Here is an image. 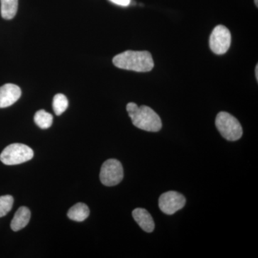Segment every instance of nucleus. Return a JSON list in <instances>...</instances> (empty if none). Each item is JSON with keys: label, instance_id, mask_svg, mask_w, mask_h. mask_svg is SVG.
<instances>
[{"label": "nucleus", "instance_id": "nucleus-18", "mask_svg": "<svg viewBox=\"0 0 258 258\" xmlns=\"http://www.w3.org/2000/svg\"><path fill=\"white\" fill-rule=\"evenodd\" d=\"M254 3H255L256 6H258L257 0H254Z\"/></svg>", "mask_w": 258, "mask_h": 258}, {"label": "nucleus", "instance_id": "nucleus-1", "mask_svg": "<svg viewBox=\"0 0 258 258\" xmlns=\"http://www.w3.org/2000/svg\"><path fill=\"white\" fill-rule=\"evenodd\" d=\"M113 62L118 69L140 73L149 72L154 66L152 56L148 51H125L115 56Z\"/></svg>", "mask_w": 258, "mask_h": 258}, {"label": "nucleus", "instance_id": "nucleus-9", "mask_svg": "<svg viewBox=\"0 0 258 258\" xmlns=\"http://www.w3.org/2000/svg\"><path fill=\"white\" fill-rule=\"evenodd\" d=\"M132 216L142 230L149 233L154 231L155 224L152 215L147 210L144 208L135 209L132 212Z\"/></svg>", "mask_w": 258, "mask_h": 258}, {"label": "nucleus", "instance_id": "nucleus-6", "mask_svg": "<svg viewBox=\"0 0 258 258\" xmlns=\"http://www.w3.org/2000/svg\"><path fill=\"white\" fill-rule=\"evenodd\" d=\"M231 45L230 30L223 25H217L214 29L210 38V47L217 55H222L228 51Z\"/></svg>", "mask_w": 258, "mask_h": 258}, {"label": "nucleus", "instance_id": "nucleus-8", "mask_svg": "<svg viewBox=\"0 0 258 258\" xmlns=\"http://www.w3.org/2000/svg\"><path fill=\"white\" fill-rule=\"evenodd\" d=\"M22 91L19 86L8 83L0 87V108H7L14 104L21 96Z\"/></svg>", "mask_w": 258, "mask_h": 258}, {"label": "nucleus", "instance_id": "nucleus-16", "mask_svg": "<svg viewBox=\"0 0 258 258\" xmlns=\"http://www.w3.org/2000/svg\"><path fill=\"white\" fill-rule=\"evenodd\" d=\"M109 1L119 6L127 7L131 4L132 0H109Z\"/></svg>", "mask_w": 258, "mask_h": 258}, {"label": "nucleus", "instance_id": "nucleus-17", "mask_svg": "<svg viewBox=\"0 0 258 258\" xmlns=\"http://www.w3.org/2000/svg\"><path fill=\"white\" fill-rule=\"evenodd\" d=\"M255 76H256V79L258 80V66H256Z\"/></svg>", "mask_w": 258, "mask_h": 258}, {"label": "nucleus", "instance_id": "nucleus-2", "mask_svg": "<svg viewBox=\"0 0 258 258\" xmlns=\"http://www.w3.org/2000/svg\"><path fill=\"white\" fill-rule=\"evenodd\" d=\"M126 110L132 123L137 128L150 132L161 130L162 123L160 117L150 107L138 106L135 103H129Z\"/></svg>", "mask_w": 258, "mask_h": 258}, {"label": "nucleus", "instance_id": "nucleus-5", "mask_svg": "<svg viewBox=\"0 0 258 258\" xmlns=\"http://www.w3.org/2000/svg\"><path fill=\"white\" fill-rule=\"evenodd\" d=\"M123 178V169L121 163L117 159H108L103 163L100 172L102 184L113 186L119 184Z\"/></svg>", "mask_w": 258, "mask_h": 258}, {"label": "nucleus", "instance_id": "nucleus-4", "mask_svg": "<svg viewBox=\"0 0 258 258\" xmlns=\"http://www.w3.org/2000/svg\"><path fill=\"white\" fill-rule=\"evenodd\" d=\"M33 156L31 148L23 144H13L3 151L0 160L5 165H17L31 160Z\"/></svg>", "mask_w": 258, "mask_h": 258}, {"label": "nucleus", "instance_id": "nucleus-14", "mask_svg": "<svg viewBox=\"0 0 258 258\" xmlns=\"http://www.w3.org/2000/svg\"><path fill=\"white\" fill-rule=\"evenodd\" d=\"M68 107H69V101L67 97L61 93L55 95L52 102V108L55 114L57 115L62 114L66 111Z\"/></svg>", "mask_w": 258, "mask_h": 258}, {"label": "nucleus", "instance_id": "nucleus-3", "mask_svg": "<svg viewBox=\"0 0 258 258\" xmlns=\"http://www.w3.org/2000/svg\"><path fill=\"white\" fill-rule=\"evenodd\" d=\"M215 125L222 137L231 142L239 140L243 134L238 120L227 112H220L217 114Z\"/></svg>", "mask_w": 258, "mask_h": 258}, {"label": "nucleus", "instance_id": "nucleus-13", "mask_svg": "<svg viewBox=\"0 0 258 258\" xmlns=\"http://www.w3.org/2000/svg\"><path fill=\"white\" fill-rule=\"evenodd\" d=\"M34 120L37 126L40 128L47 129L52 125L53 117L45 110H40L35 113Z\"/></svg>", "mask_w": 258, "mask_h": 258}, {"label": "nucleus", "instance_id": "nucleus-10", "mask_svg": "<svg viewBox=\"0 0 258 258\" xmlns=\"http://www.w3.org/2000/svg\"><path fill=\"white\" fill-rule=\"evenodd\" d=\"M31 212L26 207H21L15 213L11 222V229L15 232L23 229L26 227L30 222Z\"/></svg>", "mask_w": 258, "mask_h": 258}, {"label": "nucleus", "instance_id": "nucleus-15", "mask_svg": "<svg viewBox=\"0 0 258 258\" xmlns=\"http://www.w3.org/2000/svg\"><path fill=\"white\" fill-rule=\"evenodd\" d=\"M14 203V199L11 195L0 197V217L5 216L10 212Z\"/></svg>", "mask_w": 258, "mask_h": 258}, {"label": "nucleus", "instance_id": "nucleus-7", "mask_svg": "<svg viewBox=\"0 0 258 258\" xmlns=\"http://www.w3.org/2000/svg\"><path fill=\"white\" fill-rule=\"evenodd\" d=\"M186 199L184 195L175 191L162 194L159 200V207L161 212L171 215L184 208Z\"/></svg>", "mask_w": 258, "mask_h": 258}, {"label": "nucleus", "instance_id": "nucleus-11", "mask_svg": "<svg viewBox=\"0 0 258 258\" xmlns=\"http://www.w3.org/2000/svg\"><path fill=\"white\" fill-rule=\"evenodd\" d=\"M89 208L86 204L78 203L70 209L68 217L76 222H83L89 216Z\"/></svg>", "mask_w": 258, "mask_h": 258}, {"label": "nucleus", "instance_id": "nucleus-12", "mask_svg": "<svg viewBox=\"0 0 258 258\" xmlns=\"http://www.w3.org/2000/svg\"><path fill=\"white\" fill-rule=\"evenodd\" d=\"M1 2V15L5 20H11L17 14L18 0H0Z\"/></svg>", "mask_w": 258, "mask_h": 258}]
</instances>
